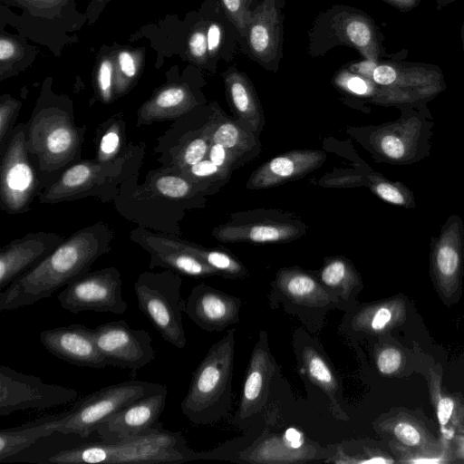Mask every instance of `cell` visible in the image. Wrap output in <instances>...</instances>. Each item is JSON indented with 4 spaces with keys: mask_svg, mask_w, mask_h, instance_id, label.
<instances>
[{
    "mask_svg": "<svg viewBox=\"0 0 464 464\" xmlns=\"http://www.w3.org/2000/svg\"><path fill=\"white\" fill-rule=\"evenodd\" d=\"M40 341L50 353L68 363L94 369L110 366L96 344L93 329L83 324L44 330Z\"/></svg>",
    "mask_w": 464,
    "mask_h": 464,
    "instance_id": "obj_13",
    "label": "cell"
},
{
    "mask_svg": "<svg viewBox=\"0 0 464 464\" xmlns=\"http://www.w3.org/2000/svg\"><path fill=\"white\" fill-rule=\"evenodd\" d=\"M20 5L26 7L35 15L51 18L56 15L66 5L68 0H14Z\"/></svg>",
    "mask_w": 464,
    "mask_h": 464,
    "instance_id": "obj_44",
    "label": "cell"
},
{
    "mask_svg": "<svg viewBox=\"0 0 464 464\" xmlns=\"http://www.w3.org/2000/svg\"><path fill=\"white\" fill-rule=\"evenodd\" d=\"M196 99L182 84H169L159 90L140 111L144 121H161L181 115L191 110Z\"/></svg>",
    "mask_w": 464,
    "mask_h": 464,
    "instance_id": "obj_28",
    "label": "cell"
},
{
    "mask_svg": "<svg viewBox=\"0 0 464 464\" xmlns=\"http://www.w3.org/2000/svg\"><path fill=\"white\" fill-rule=\"evenodd\" d=\"M223 30L219 24L212 22L208 24L207 29V42L208 56L214 57L221 45L223 38Z\"/></svg>",
    "mask_w": 464,
    "mask_h": 464,
    "instance_id": "obj_50",
    "label": "cell"
},
{
    "mask_svg": "<svg viewBox=\"0 0 464 464\" xmlns=\"http://www.w3.org/2000/svg\"><path fill=\"white\" fill-rule=\"evenodd\" d=\"M155 188L160 194L170 198H184L192 190V185L188 179L175 175L160 177L155 182Z\"/></svg>",
    "mask_w": 464,
    "mask_h": 464,
    "instance_id": "obj_41",
    "label": "cell"
},
{
    "mask_svg": "<svg viewBox=\"0 0 464 464\" xmlns=\"http://www.w3.org/2000/svg\"><path fill=\"white\" fill-rule=\"evenodd\" d=\"M306 227L294 216L265 211L264 214H237L214 229V237L224 243H283L304 234Z\"/></svg>",
    "mask_w": 464,
    "mask_h": 464,
    "instance_id": "obj_10",
    "label": "cell"
},
{
    "mask_svg": "<svg viewBox=\"0 0 464 464\" xmlns=\"http://www.w3.org/2000/svg\"><path fill=\"white\" fill-rule=\"evenodd\" d=\"M453 409L454 401L450 398L444 397L439 401L437 405V417L441 426H445L449 422Z\"/></svg>",
    "mask_w": 464,
    "mask_h": 464,
    "instance_id": "obj_52",
    "label": "cell"
},
{
    "mask_svg": "<svg viewBox=\"0 0 464 464\" xmlns=\"http://www.w3.org/2000/svg\"><path fill=\"white\" fill-rule=\"evenodd\" d=\"M294 346L301 372L326 394L334 417L347 420L348 416L342 406L343 397L338 376L323 348L304 331L295 334Z\"/></svg>",
    "mask_w": 464,
    "mask_h": 464,
    "instance_id": "obj_18",
    "label": "cell"
},
{
    "mask_svg": "<svg viewBox=\"0 0 464 464\" xmlns=\"http://www.w3.org/2000/svg\"><path fill=\"white\" fill-rule=\"evenodd\" d=\"M315 276L326 288L339 294L348 305L361 285L353 264L342 256L326 258Z\"/></svg>",
    "mask_w": 464,
    "mask_h": 464,
    "instance_id": "obj_31",
    "label": "cell"
},
{
    "mask_svg": "<svg viewBox=\"0 0 464 464\" xmlns=\"http://www.w3.org/2000/svg\"><path fill=\"white\" fill-rule=\"evenodd\" d=\"M382 1L402 13H407V12L413 10L420 3V0H382Z\"/></svg>",
    "mask_w": 464,
    "mask_h": 464,
    "instance_id": "obj_54",
    "label": "cell"
},
{
    "mask_svg": "<svg viewBox=\"0 0 464 464\" xmlns=\"http://www.w3.org/2000/svg\"><path fill=\"white\" fill-rule=\"evenodd\" d=\"M76 390L44 382L39 377L0 366V415L17 411L48 409L74 401Z\"/></svg>",
    "mask_w": 464,
    "mask_h": 464,
    "instance_id": "obj_9",
    "label": "cell"
},
{
    "mask_svg": "<svg viewBox=\"0 0 464 464\" xmlns=\"http://www.w3.org/2000/svg\"><path fill=\"white\" fill-rule=\"evenodd\" d=\"M115 65L113 53L102 55L97 63L96 82L102 99L110 102L114 92Z\"/></svg>",
    "mask_w": 464,
    "mask_h": 464,
    "instance_id": "obj_39",
    "label": "cell"
},
{
    "mask_svg": "<svg viewBox=\"0 0 464 464\" xmlns=\"http://www.w3.org/2000/svg\"><path fill=\"white\" fill-rule=\"evenodd\" d=\"M326 154L319 150H295L277 155L256 169L246 183L251 189L267 188L299 179L321 167Z\"/></svg>",
    "mask_w": 464,
    "mask_h": 464,
    "instance_id": "obj_21",
    "label": "cell"
},
{
    "mask_svg": "<svg viewBox=\"0 0 464 464\" xmlns=\"http://www.w3.org/2000/svg\"><path fill=\"white\" fill-rule=\"evenodd\" d=\"M276 371V363L270 352L267 334L262 331L251 353L235 422L243 423L263 410Z\"/></svg>",
    "mask_w": 464,
    "mask_h": 464,
    "instance_id": "obj_14",
    "label": "cell"
},
{
    "mask_svg": "<svg viewBox=\"0 0 464 464\" xmlns=\"http://www.w3.org/2000/svg\"><path fill=\"white\" fill-rule=\"evenodd\" d=\"M35 186L26 157L24 133L19 130L10 141L2 161V202L13 211L22 210L29 203Z\"/></svg>",
    "mask_w": 464,
    "mask_h": 464,
    "instance_id": "obj_17",
    "label": "cell"
},
{
    "mask_svg": "<svg viewBox=\"0 0 464 464\" xmlns=\"http://www.w3.org/2000/svg\"><path fill=\"white\" fill-rule=\"evenodd\" d=\"M110 0H91L87 6L86 16L90 24L96 22Z\"/></svg>",
    "mask_w": 464,
    "mask_h": 464,
    "instance_id": "obj_53",
    "label": "cell"
},
{
    "mask_svg": "<svg viewBox=\"0 0 464 464\" xmlns=\"http://www.w3.org/2000/svg\"><path fill=\"white\" fill-rule=\"evenodd\" d=\"M121 274L115 267L88 272L58 295L61 306L72 313L83 311L122 314L128 304L121 294Z\"/></svg>",
    "mask_w": 464,
    "mask_h": 464,
    "instance_id": "obj_8",
    "label": "cell"
},
{
    "mask_svg": "<svg viewBox=\"0 0 464 464\" xmlns=\"http://www.w3.org/2000/svg\"><path fill=\"white\" fill-rule=\"evenodd\" d=\"M57 414L47 416L19 427L0 430V461L17 454L39 439L56 432Z\"/></svg>",
    "mask_w": 464,
    "mask_h": 464,
    "instance_id": "obj_29",
    "label": "cell"
},
{
    "mask_svg": "<svg viewBox=\"0 0 464 464\" xmlns=\"http://www.w3.org/2000/svg\"><path fill=\"white\" fill-rule=\"evenodd\" d=\"M168 390L162 383L130 380L103 387L57 414L56 432L87 438L111 415L131 402Z\"/></svg>",
    "mask_w": 464,
    "mask_h": 464,
    "instance_id": "obj_6",
    "label": "cell"
},
{
    "mask_svg": "<svg viewBox=\"0 0 464 464\" xmlns=\"http://www.w3.org/2000/svg\"><path fill=\"white\" fill-rule=\"evenodd\" d=\"M111 239L110 229L102 223L77 231L0 292V311L31 305L82 277L110 251Z\"/></svg>",
    "mask_w": 464,
    "mask_h": 464,
    "instance_id": "obj_1",
    "label": "cell"
},
{
    "mask_svg": "<svg viewBox=\"0 0 464 464\" xmlns=\"http://www.w3.org/2000/svg\"><path fill=\"white\" fill-rule=\"evenodd\" d=\"M31 144L42 166L60 167L70 160L79 145L71 122L58 113L38 116L31 128Z\"/></svg>",
    "mask_w": 464,
    "mask_h": 464,
    "instance_id": "obj_15",
    "label": "cell"
},
{
    "mask_svg": "<svg viewBox=\"0 0 464 464\" xmlns=\"http://www.w3.org/2000/svg\"><path fill=\"white\" fill-rule=\"evenodd\" d=\"M401 362V353L393 348L388 347L382 349L377 356V368L382 374L389 375L396 372Z\"/></svg>",
    "mask_w": 464,
    "mask_h": 464,
    "instance_id": "obj_46",
    "label": "cell"
},
{
    "mask_svg": "<svg viewBox=\"0 0 464 464\" xmlns=\"http://www.w3.org/2000/svg\"><path fill=\"white\" fill-rule=\"evenodd\" d=\"M221 4L229 20L239 34L246 37L252 15L250 0H221Z\"/></svg>",
    "mask_w": 464,
    "mask_h": 464,
    "instance_id": "obj_40",
    "label": "cell"
},
{
    "mask_svg": "<svg viewBox=\"0 0 464 464\" xmlns=\"http://www.w3.org/2000/svg\"><path fill=\"white\" fill-rule=\"evenodd\" d=\"M377 63L369 60L360 62H353L347 64L345 67L352 72H354L362 77L372 80V73Z\"/></svg>",
    "mask_w": 464,
    "mask_h": 464,
    "instance_id": "obj_51",
    "label": "cell"
},
{
    "mask_svg": "<svg viewBox=\"0 0 464 464\" xmlns=\"http://www.w3.org/2000/svg\"><path fill=\"white\" fill-rule=\"evenodd\" d=\"M393 433L398 440L408 446H415L420 441V433L408 422H398L393 428Z\"/></svg>",
    "mask_w": 464,
    "mask_h": 464,
    "instance_id": "obj_48",
    "label": "cell"
},
{
    "mask_svg": "<svg viewBox=\"0 0 464 464\" xmlns=\"http://www.w3.org/2000/svg\"><path fill=\"white\" fill-rule=\"evenodd\" d=\"M21 103L9 95L1 97L0 103V141L3 144L5 136L7 134L10 124L14 113L17 111Z\"/></svg>",
    "mask_w": 464,
    "mask_h": 464,
    "instance_id": "obj_45",
    "label": "cell"
},
{
    "mask_svg": "<svg viewBox=\"0 0 464 464\" xmlns=\"http://www.w3.org/2000/svg\"><path fill=\"white\" fill-rule=\"evenodd\" d=\"M459 455L464 458V438H461L459 440Z\"/></svg>",
    "mask_w": 464,
    "mask_h": 464,
    "instance_id": "obj_57",
    "label": "cell"
},
{
    "mask_svg": "<svg viewBox=\"0 0 464 464\" xmlns=\"http://www.w3.org/2000/svg\"><path fill=\"white\" fill-rule=\"evenodd\" d=\"M120 146V136L116 130L107 131L102 138L100 143V158L109 160L113 156Z\"/></svg>",
    "mask_w": 464,
    "mask_h": 464,
    "instance_id": "obj_49",
    "label": "cell"
},
{
    "mask_svg": "<svg viewBox=\"0 0 464 464\" xmlns=\"http://www.w3.org/2000/svg\"><path fill=\"white\" fill-rule=\"evenodd\" d=\"M194 179L216 181L228 179L230 170L217 166L210 160H203L184 169Z\"/></svg>",
    "mask_w": 464,
    "mask_h": 464,
    "instance_id": "obj_42",
    "label": "cell"
},
{
    "mask_svg": "<svg viewBox=\"0 0 464 464\" xmlns=\"http://www.w3.org/2000/svg\"><path fill=\"white\" fill-rule=\"evenodd\" d=\"M63 239L54 234H30L11 242L0 252V290L48 256Z\"/></svg>",
    "mask_w": 464,
    "mask_h": 464,
    "instance_id": "obj_20",
    "label": "cell"
},
{
    "mask_svg": "<svg viewBox=\"0 0 464 464\" xmlns=\"http://www.w3.org/2000/svg\"><path fill=\"white\" fill-rule=\"evenodd\" d=\"M227 100L237 116L244 120L253 133H259L264 125L258 97L248 78L237 69L224 76Z\"/></svg>",
    "mask_w": 464,
    "mask_h": 464,
    "instance_id": "obj_27",
    "label": "cell"
},
{
    "mask_svg": "<svg viewBox=\"0 0 464 464\" xmlns=\"http://www.w3.org/2000/svg\"><path fill=\"white\" fill-rule=\"evenodd\" d=\"M167 396L168 390L144 396L111 415L96 430L102 441H117L153 427L164 411Z\"/></svg>",
    "mask_w": 464,
    "mask_h": 464,
    "instance_id": "obj_16",
    "label": "cell"
},
{
    "mask_svg": "<svg viewBox=\"0 0 464 464\" xmlns=\"http://www.w3.org/2000/svg\"><path fill=\"white\" fill-rule=\"evenodd\" d=\"M464 255V222L452 214L447 218L437 237H430V262L436 276L443 280L458 277Z\"/></svg>",
    "mask_w": 464,
    "mask_h": 464,
    "instance_id": "obj_23",
    "label": "cell"
},
{
    "mask_svg": "<svg viewBox=\"0 0 464 464\" xmlns=\"http://www.w3.org/2000/svg\"><path fill=\"white\" fill-rule=\"evenodd\" d=\"M139 235L136 240L151 256L150 267L161 266L177 274L190 277L219 276L214 268L188 253L182 241L147 232Z\"/></svg>",
    "mask_w": 464,
    "mask_h": 464,
    "instance_id": "obj_22",
    "label": "cell"
},
{
    "mask_svg": "<svg viewBox=\"0 0 464 464\" xmlns=\"http://www.w3.org/2000/svg\"><path fill=\"white\" fill-rule=\"evenodd\" d=\"M181 277L168 270L144 272L134 284L138 307L164 341L182 349L187 339L182 323L186 301L181 296Z\"/></svg>",
    "mask_w": 464,
    "mask_h": 464,
    "instance_id": "obj_5",
    "label": "cell"
},
{
    "mask_svg": "<svg viewBox=\"0 0 464 464\" xmlns=\"http://www.w3.org/2000/svg\"><path fill=\"white\" fill-rule=\"evenodd\" d=\"M246 40L252 54L268 63L277 54L280 41V19L274 0H264L251 15Z\"/></svg>",
    "mask_w": 464,
    "mask_h": 464,
    "instance_id": "obj_24",
    "label": "cell"
},
{
    "mask_svg": "<svg viewBox=\"0 0 464 464\" xmlns=\"http://www.w3.org/2000/svg\"><path fill=\"white\" fill-rule=\"evenodd\" d=\"M334 83L343 92L377 105L397 108L404 103L427 102L411 92L380 85L346 68L336 72Z\"/></svg>",
    "mask_w": 464,
    "mask_h": 464,
    "instance_id": "obj_25",
    "label": "cell"
},
{
    "mask_svg": "<svg viewBox=\"0 0 464 464\" xmlns=\"http://www.w3.org/2000/svg\"><path fill=\"white\" fill-rule=\"evenodd\" d=\"M242 302L205 284L193 287L185 304V313L206 331H221L238 322Z\"/></svg>",
    "mask_w": 464,
    "mask_h": 464,
    "instance_id": "obj_19",
    "label": "cell"
},
{
    "mask_svg": "<svg viewBox=\"0 0 464 464\" xmlns=\"http://www.w3.org/2000/svg\"><path fill=\"white\" fill-rule=\"evenodd\" d=\"M211 140L213 143H218L230 150L237 159L250 151L256 145L254 134L236 121L224 117L214 120Z\"/></svg>",
    "mask_w": 464,
    "mask_h": 464,
    "instance_id": "obj_33",
    "label": "cell"
},
{
    "mask_svg": "<svg viewBox=\"0 0 464 464\" xmlns=\"http://www.w3.org/2000/svg\"><path fill=\"white\" fill-rule=\"evenodd\" d=\"M400 117L392 121L353 130L362 145L378 162L411 165L429 157L435 125L427 102L397 107Z\"/></svg>",
    "mask_w": 464,
    "mask_h": 464,
    "instance_id": "obj_3",
    "label": "cell"
},
{
    "mask_svg": "<svg viewBox=\"0 0 464 464\" xmlns=\"http://www.w3.org/2000/svg\"><path fill=\"white\" fill-rule=\"evenodd\" d=\"M182 245L188 253L218 271L219 276L230 278L248 276L246 268L235 256L227 252L207 249L183 241Z\"/></svg>",
    "mask_w": 464,
    "mask_h": 464,
    "instance_id": "obj_36",
    "label": "cell"
},
{
    "mask_svg": "<svg viewBox=\"0 0 464 464\" xmlns=\"http://www.w3.org/2000/svg\"><path fill=\"white\" fill-rule=\"evenodd\" d=\"M235 332V328L230 329L214 343L193 373L180 406L183 414L194 424L217 421L230 407Z\"/></svg>",
    "mask_w": 464,
    "mask_h": 464,
    "instance_id": "obj_4",
    "label": "cell"
},
{
    "mask_svg": "<svg viewBox=\"0 0 464 464\" xmlns=\"http://www.w3.org/2000/svg\"><path fill=\"white\" fill-rule=\"evenodd\" d=\"M93 335L110 366L137 372L155 359L150 334L132 329L125 320L100 324L93 329Z\"/></svg>",
    "mask_w": 464,
    "mask_h": 464,
    "instance_id": "obj_11",
    "label": "cell"
},
{
    "mask_svg": "<svg viewBox=\"0 0 464 464\" xmlns=\"http://www.w3.org/2000/svg\"><path fill=\"white\" fill-rule=\"evenodd\" d=\"M372 81L411 92L427 102L446 89L442 70L436 64L425 63L380 61L374 68Z\"/></svg>",
    "mask_w": 464,
    "mask_h": 464,
    "instance_id": "obj_12",
    "label": "cell"
},
{
    "mask_svg": "<svg viewBox=\"0 0 464 464\" xmlns=\"http://www.w3.org/2000/svg\"><path fill=\"white\" fill-rule=\"evenodd\" d=\"M181 432H173L157 422L141 433L122 440L89 443L63 450L47 461L58 464L80 463H179L196 459Z\"/></svg>",
    "mask_w": 464,
    "mask_h": 464,
    "instance_id": "obj_2",
    "label": "cell"
},
{
    "mask_svg": "<svg viewBox=\"0 0 464 464\" xmlns=\"http://www.w3.org/2000/svg\"><path fill=\"white\" fill-rule=\"evenodd\" d=\"M115 65L114 92L125 93L139 78L143 67L144 50L121 48L113 52Z\"/></svg>",
    "mask_w": 464,
    "mask_h": 464,
    "instance_id": "obj_34",
    "label": "cell"
},
{
    "mask_svg": "<svg viewBox=\"0 0 464 464\" xmlns=\"http://www.w3.org/2000/svg\"><path fill=\"white\" fill-rule=\"evenodd\" d=\"M24 55L23 44L8 34L0 36V74L1 80L10 76L14 65L22 61Z\"/></svg>",
    "mask_w": 464,
    "mask_h": 464,
    "instance_id": "obj_38",
    "label": "cell"
},
{
    "mask_svg": "<svg viewBox=\"0 0 464 464\" xmlns=\"http://www.w3.org/2000/svg\"><path fill=\"white\" fill-rule=\"evenodd\" d=\"M214 120L209 121L199 134L188 141L179 156V164L182 169L188 168L204 160L208 152L212 140Z\"/></svg>",
    "mask_w": 464,
    "mask_h": 464,
    "instance_id": "obj_37",
    "label": "cell"
},
{
    "mask_svg": "<svg viewBox=\"0 0 464 464\" xmlns=\"http://www.w3.org/2000/svg\"><path fill=\"white\" fill-rule=\"evenodd\" d=\"M339 38L355 48L365 60L378 63L384 54L382 34L372 19L362 13L341 15L334 22Z\"/></svg>",
    "mask_w": 464,
    "mask_h": 464,
    "instance_id": "obj_26",
    "label": "cell"
},
{
    "mask_svg": "<svg viewBox=\"0 0 464 464\" xmlns=\"http://www.w3.org/2000/svg\"><path fill=\"white\" fill-rule=\"evenodd\" d=\"M101 165L91 162L76 164L64 171L55 184L47 192L48 201L60 200L72 194L86 190L101 171Z\"/></svg>",
    "mask_w": 464,
    "mask_h": 464,
    "instance_id": "obj_32",
    "label": "cell"
},
{
    "mask_svg": "<svg viewBox=\"0 0 464 464\" xmlns=\"http://www.w3.org/2000/svg\"><path fill=\"white\" fill-rule=\"evenodd\" d=\"M461 41H462V48L464 52V17L462 21V26H461Z\"/></svg>",
    "mask_w": 464,
    "mask_h": 464,
    "instance_id": "obj_58",
    "label": "cell"
},
{
    "mask_svg": "<svg viewBox=\"0 0 464 464\" xmlns=\"http://www.w3.org/2000/svg\"><path fill=\"white\" fill-rule=\"evenodd\" d=\"M208 160L217 166L231 171L236 168L238 159L220 144L212 142L208 150Z\"/></svg>",
    "mask_w": 464,
    "mask_h": 464,
    "instance_id": "obj_47",
    "label": "cell"
},
{
    "mask_svg": "<svg viewBox=\"0 0 464 464\" xmlns=\"http://www.w3.org/2000/svg\"><path fill=\"white\" fill-rule=\"evenodd\" d=\"M189 58L197 64H203L208 57L207 31L204 28L194 30L188 40Z\"/></svg>",
    "mask_w": 464,
    "mask_h": 464,
    "instance_id": "obj_43",
    "label": "cell"
},
{
    "mask_svg": "<svg viewBox=\"0 0 464 464\" xmlns=\"http://www.w3.org/2000/svg\"><path fill=\"white\" fill-rule=\"evenodd\" d=\"M367 185L382 200L404 208H415L413 192L402 182L392 181L374 171L366 172Z\"/></svg>",
    "mask_w": 464,
    "mask_h": 464,
    "instance_id": "obj_35",
    "label": "cell"
},
{
    "mask_svg": "<svg viewBox=\"0 0 464 464\" xmlns=\"http://www.w3.org/2000/svg\"><path fill=\"white\" fill-rule=\"evenodd\" d=\"M269 298L271 305L283 306L314 329L322 326L331 310L348 312V304L339 294L326 288L315 275L297 266L284 267L276 273Z\"/></svg>",
    "mask_w": 464,
    "mask_h": 464,
    "instance_id": "obj_7",
    "label": "cell"
},
{
    "mask_svg": "<svg viewBox=\"0 0 464 464\" xmlns=\"http://www.w3.org/2000/svg\"><path fill=\"white\" fill-rule=\"evenodd\" d=\"M304 435L295 428H288L282 437H271L255 448L248 457L259 462H277L281 458H288L290 462L309 459L308 450L304 447Z\"/></svg>",
    "mask_w": 464,
    "mask_h": 464,
    "instance_id": "obj_30",
    "label": "cell"
},
{
    "mask_svg": "<svg viewBox=\"0 0 464 464\" xmlns=\"http://www.w3.org/2000/svg\"><path fill=\"white\" fill-rule=\"evenodd\" d=\"M409 463L414 464H438L444 462L441 458L439 457H431V458H417L407 460Z\"/></svg>",
    "mask_w": 464,
    "mask_h": 464,
    "instance_id": "obj_55",
    "label": "cell"
},
{
    "mask_svg": "<svg viewBox=\"0 0 464 464\" xmlns=\"http://www.w3.org/2000/svg\"><path fill=\"white\" fill-rule=\"evenodd\" d=\"M455 1L456 0H435L436 8H437V10H441L443 7L447 6L448 5H450Z\"/></svg>",
    "mask_w": 464,
    "mask_h": 464,
    "instance_id": "obj_56",
    "label": "cell"
}]
</instances>
